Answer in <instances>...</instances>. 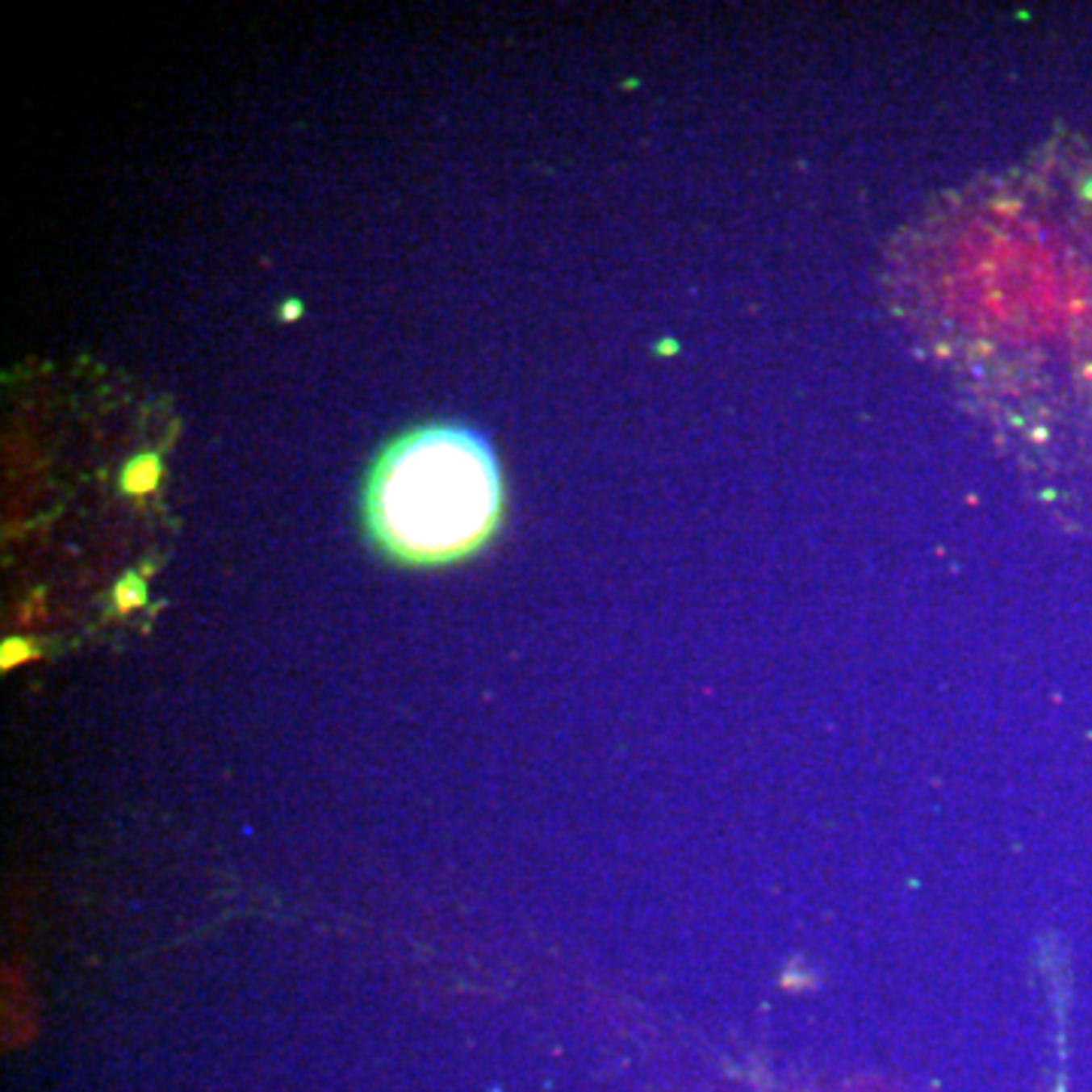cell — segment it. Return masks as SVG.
Returning a JSON list of instances; mask_svg holds the SVG:
<instances>
[{
    "label": "cell",
    "mask_w": 1092,
    "mask_h": 1092,
    "mask_svg": "<svg viewBox=\"0 0 1092 1092\" xmlns=\"http://www.w3.org/2000/svg\"><path fill=\"white\" fill-rule=\"evenodd\" d=\"M501 477L489 443L467 428H419L383 452L367 486L374 534L407 562H446L489 538Z\"/></svg>",
    "instance_id": "6da1fadb"
},
{
    "label": "cell",
    "mask_w": 1092,
    "mask_h": 1092,
    "mask_svg": "<svg viewBox=\"0 0 1092 1092\" xmlns=\"http://www.w3.org/2000/svg\"><path fill=\"white\" fill-rule=\"evenodd\" d=\"M158 479H161V458H158L155 452H143V455H137V458L125 467V474H122V489H125L128 495H146V492H152L158 486Z\"/></svg>",
    "instance_id": "7a4b0ae2"
},
{
    "label": "cell",
    "mask_w": 1092,
    "mask_h": 1092,
    "mask_svg": "<svg viewBox=\"0 0 1092 1092\" xmlns=\"http://www.w3.org/2000/svg\"><path fill=\"white\" fill-rule=\"evenodd\" d=\"M146 601V589H143V579L140 577H125L122 583H119V589H115V604H119V610H131V607H140V604Z\"/></svg>",
    "instance_id": "3957f363"
},
{
    "label": "cell",
    "mask_w": 1092,
    "mask_h": 1092,
    "mask_svg": "<svg viewBox=\"0 0 1092 1092\" xmlns=\"http://www.w3.org/2000/svg\"><path fill=\"white\" fill-rule=\"evenodd\" d=\"M27 653H31V650H27L22 641H6V643H3V667H10V662L25 659Z\"/></svg>",
    "instance_id": "277c9868"
},
{
    "label": "cell",
    "mask_w": 1092,
    "mask_h": 1092,
    "mask_svg": "<svg viewBox=\"0 0 1092 1092\" xmlns=\"http://www.w3.org/2000/svg\"><path fill=\"white\" fill-rule=\"evenodd\" d=\"M301 313H303L301 301H286V307H282V319H298Z\"/></svg>",
    "instance_id": "5b68a950"
}]
</instances>
